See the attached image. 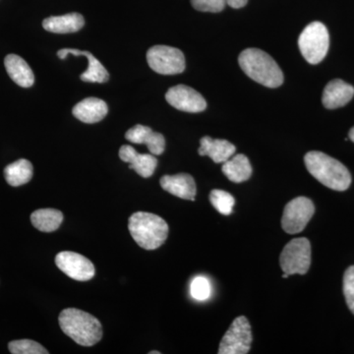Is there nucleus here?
<instances>
[{
	"label": "nucleus",
	"instance_id": "1",
	"mask_svg": "<svg viewBox=\"0 0 354 354\" xmlns=\"http://www.w3.org/2000/svg\"><path fill=\"white\" fill-rule=\"evenodd\" d=\"M304 162L309 174L326 187L346 191L351 186V172L335 158L318 151H312L305 155Z\"/></svg>",
	"mask_w": 354,
	"mask_h": 354
},
{
	"label": "nucleus",
	"instance_id": "2",
	"mask_svg": "<svg viewBox=\"0 0 354 354\" xmlns=\"http://www.w3.org/2000/svg\"><path fill=\"white\" fill-rule=\"evenodd\" d=\"M58 321L62 332L80 346H93L102 339V324L87 312L76 308L64 309Z\"/></svg>",
	"mask_w": 354,
	"mask_h": 354
},
{
	"label": "nucleus",
	"instance_id": "3",
	"mask_svg": "<svg viewBox=\"0 0 354 354\" xmlns=\"http://www.w3.org/2000/svg\"><path fill=\"white\" fill-rule=\"evenodd\" d=\"M239 62L247 76L265 87L278 88L283 83V73L278 64L259 48L244 50Z\"/></svg>",
	"mask_w": 354,
	"mask_h": 354
},
{
	"label": "nucleus",
	"instance_id": "4",
	"mask_svg": "<svg viewBox=\"0 0 354 354\" xmlns=\"http://www.w3.org/2000/svg\"><path fill=\"white\" fill-rule=\"evenodd\" d=\"M130 234L141 248L155 250L165 243L169 225L164 218L146 212L133 214L128 221Z\"/></svg>",
	"mask_w": 354,
	"mask_h": 354
},
{
	"label": "nucleus",
	"instance_id": "5",
	"mask_svg": "<svg viewBox=\"0 0 354 354\" xmlns=\"http://www.w3.org/2000/svg\"><path fill=\"white\" fill-rule=\"evenodd\" d=\"M300 53L310 64H318L327 55L330 36L327 27L321 22L310 23L298 39Z\"/></svg>",
	"mask_w": 354,
	"mask_h": 354
},
{
	"label": "nucleus",
	"instance_id": "6",
	"mask_svg": "<svg viewBox=\"0 0 354 354\" xmlns=\"http://www.w3.org/2000/svg\"><path fill=\"white\" fill-rule=\"evenodd\" d=\"M279 265L288 276L307 274L311 265V244L308 239L301 237L288 242L281 251Z\"/></svg>",
	"mask_w": 354,
	"mask_h": 354
},
{
	"label": "nucleus",
	"instance_id": "7",
	"mask_svg": "<svg viewBox=\"0 0 354 354\" xmlns=\"http://www.w3.org/2000/svg\"><path fill=\"white\" fill-rule=\"evenodd\" d=\"M149 66L162 75H176L185 70V57L178 48L155 46L147 53Z\"/></svg>",
	"mask_w": 354,
	"mask_h": 354
},
{
	"label": "nucleus",
	"instance_id": "8",
	"mask_svg": "<svg viewBox=\"0 0 354 354\" xmlns=\"http://www.w3.org/2000/svg\"><path fill=\"white\" fill-rule=\"evenodd\" d=\"M252 330L246 317H237L221 339L218 354H246L251 349Z\"/></svg>",
	"mask_w": 354,
	"mask_h": 354
},
{
	"label": "nucleus",
	"instance_id": "9",
	"mask_svg": "<svg viewBox=\"0 0 354 354\" xmlns=\"http://www.w3.org/2000/svg\"><path fill=\"white\" fill-rule=\"evenodd\" d=\"M315 213L313 202L306 197H297L288 202L283 209L281 227L286 234H297L304 232Z\"/></svg>",
	"mask_w": 354,
	"mask_h": 354
},
{
	"label": "nucleus",
	"instance_id": "10",
	"mask_svg": "<svg viewBox=\"0 0 354 354\" xmlns=\"http://www.w3.org/2000/svg\"><path fill=\"white\" fill-rule=\"evenodd\" d=\"M55 264L60 271L75 281H87L95 277L94 264L81 254L71 251L58 253Z\"/></svg>",
	"mask_w": 354,
	"mask_h": 354
},
{
	"label": "nucleus",
	"instance_id": "11",
	"mask_svg": "<svg viewBox=\"0 0 354 354\" xmlns=\"http://www.w3.org/2000/svg\"><path fill=\"white\" fill-rule=\"evenodd\" d=\"M167 102L178 111L185 113H201L207 109L204 97L194 88L185 85H177L165 94Z\"/></svg>",
	"mask_w": 354,
	"mask_h": 354
},
{
	"label": "nucleus",
	"instance_id": "12",
	"mask_svg": "<svg viewBox=\"0 0 354 354\" xmlns=\"http://www.w3.org/2000/svg\"><path fill=\"white\" fill-rule=\"evenodd\" d=\"M121 160L129 164L140 176L148 178L153 176L157 169L158 160L152 153H139L132 146L124 145L120 150Z\"/></svg>",
	"mask_w": 354,
	"mask_h": 354
},
{
	"label": "nucleus",
	"instance_id": "13",
	"mask_svg": "<svg viewBox=\"0 0 354 354\" xmlns=\"http://www.w3.org/2000/svg\"><path fill=\"white\" fill-rule=\"evenodd\" d=\"M72 55L75 57H80L83 55L88 59V69L87 71L84 72L82 75L80 76L81 80L84 82L91 83H106L108 82L109 79V74L108 70L104 68V65L99 62L88 51L75 50V48H62L58 50L57 57L60 59H65L67 55Z\"/></svg>",
	"mask_w": 354,
	"mask_h": 354
},
{
	"label": "nucleus",
	"instance_id": "14",
	"mask_svg": "<svg viewBox=\"0 0 354 354\" xmlns=\"http://www.w3.org/2000/svg\"><path fill=\"white\" fill-rule=\"evenodd\" d=\"M160 186L167 192L181 199L194 201L196 196V183L190 174H179L176 176H162L160 178Z\"/></svg>",
	"mask_w": 354,
	"mask_h": 354
},
{
	"label": "nucleus",
	"instance_id": "15",
	"mask_svg": "<svg viewBox=\"0 0 354 354\" xmlns=\"http://www.w3.org/2000/svg\"><path fill=\"white\" fill-rule=\"evenodd\" d=\"M125 138L133 144H145L153 156H160L165 152V139L164 135L153 131L150 127L135 125L125 134Z\"/></svg>",
	"mask_w": 354,
	"mask_h": 354
},
{
	"label": "nucleus",
	"instance_id": "16",
	"mask_svg": "<svg viewBox=\"0 0 354 354\" xmlns=\"http://www.w3.org/2000/svg\"><path fill=\"white\" fill-rule=\"evenodd\" d=\"M354 95V87L341 79H335L326 86L322 102L328 109H335L346 106Z\"/></svg>",
	"mask_w": 354,
	"mask_h": 354
},
{
	"label": "nucleus",
	"instance_id": "17",
	"mask_svg": "<svg viewBox=\"0 0 354 354\" xmlns=\"http://www.w3.org/2000/svg\"><path fill=\"white\" fill-rule=\"evenodd\" d=\"M77 120L88 124L100 122L109 113L108 104L97 97H91L83 100L72 109Z\"/></svg>",
	"mask_w": 354,
	"mask_h": 354
},
{
	"label": "nucleus",
	"instance_id": "18",
	"mask_svg": "<svg viewBox=\"0 0 354 354\" xmlns=\"http://www.w3.org/2000/svg\"><path fill=\"white\" fill-rule=\"evenodd\" d=\"M236 148L234 144L223 139H213L209 136L200 140V156H208L216 164H223L234 155Z\"/></svg>",
	"mask_w": 354,
	"mask_h": 354
},
{
	"label": "nucleus",
	"instance_id": "19",
	"mask_svg": "<svg viewBox=\"0 0 354 354\" xmlns=\"http://www.w3.org/2000/svg\"><path fill=\"white\" fill-rule=\"evenodd\" d=\"M85 25L81 14L69 13L62 16H51L44 20L43 27L46 31L55 34H69L80 31Z\"/></svg>",
	"mask_w": 354,
	"mask_h": 354
},
{
	"label": "nucleus",
	"instance_id": "20",
	"mask_svg": "<svg viewBox=\"0 0 354 354\" xmlns=\"http://www.w3.org/2000/svg\"><path fill=\"white\" fill-rule=\"evenodd\" d=\"M4 65L9 77L22 88H30L34 85L35 75L29 64L22 57L16 55H8L4 59Z\"/></svg>",
	"mask_w": 354,
	"mask_h": 354
},
{
	"label": "nucleus",
	"instance_id": "21",
	"mask_svg": "<svg viewBox=\"0 0 354 354\" xmlns=\"http://www.w3.org/2000/svg\"><path fill=\"white\" fill-rule=\"evenodd\" d=\"M221 171L227 177L228 180L234 183H244L252 176V167L250 162L248 158L242 153H239L223 162Z\"/></svg>",
	"mask_w": 354,
	"mask_h": 354
},
{
	"label": "nucleus",
	"instance_id": "22",
	"mask_svg": "<svg viewBox=\"0 0 354 354\" xmlns=\"http://www.w3.org/2000/svg\"><path fill=\"white\" fill-rule=\"evenodd\" d=\"M34 169L31 162L25 158L16 160L12 164L7 165L4 169V177L6 183L13 187L24 185L31 181Z\"/></svg>",
	"mask_w": 354,
	"mask_h": 354
},
{
	"label": "nucleus",
	"instance_id": "23",
	"mask_svg": "<svg viewBox=\"0 0 354 354\" xmlns=\"http://www.w3.org/2000/svg\"><path fill=\"white\" fill-rule=\"evenodd\" d=\"M32 225L43 232L57 230L64 221V214L55 209H39L31 215Z\"/></svg>",
	"mask_w": 354,
	"mask_h": 354
},
{
	"label": "nucleus",
	"instance_id": "24",
	"mask_svg": "<svg viewBox=\"0 0 354 354\" xmlns=\"http://www.w3.org/2000/svg\"><path fill=\"white\" fill-rule=\"evenodd\" d=\"M209 201L216 211L223 216H230L232 213L235 200L232 194L223 190L215 189L209 194Z\"/></svg>",
	"mask_w": 354,
	"mask_h": 354
},
{
	"label": "nucleus",
	"instance_id": "25",
	"mask_svg": "<svg viewBox=\"0 0 354 354\" xmlns=\"http://www.w3.org/2000/svg\"><path fill=\"white\" fill-rule=\"evenodd\" d=\"M9 351L12 354H48V351L39 342L32 339H19L9 342Z\"/></svg>",
	"mask_w": 354,
	"mask_h": 354
},
{
	"label": "nucleus",
	"instance_id": "26",
	"mask_svg": "<svg viewBox=\"0 0 354 354\" xmlns=\"http://www.w3.org/2000/svg\"><path fill=\"white\" fill-rule=\"evenodd\" d=\"M211 283L208 279L204 278V277H197L193 279L190 286V293L194 299L204 301L211 297Z\"/></svg>",
	"mask_w": 354,
	"mask_h": 354
},
{
	"label": "nucleus",
	"instance_id": "27",
	"mask_svg": "<svg viewBox=\"0 0 354 354\" xmlns=\"http://www.w3.org/2000/svg\"><path fill=\"white\" fill-rule=\"evenodd\" d=\"M344 295L346 304L354 315V266H351L344 272Z\"/></svg>",
	"mask_w": 354,
	"mask_h": 354
},
{
	"label": "nucleus",
	"instance_id": "28",
	"mask_svg": "<svg viewBox=\"0 0 354 354\" xmlns=\"http://www.w3.org/2000/svg\"><path fill=\"white\" fill-rule=\"evenodd\" d=\"M191 4L201 12L218 13L225 9L227 0H191Z\"/></svg>",
	"mask_w": 354,
	"mask_h": 354
},
{
	"label": "nucleus",
	"instance_id": "29",
	"mask_svg": "<svg viewBox=\"0 0 354 354\" xmlns=\"http://www.w3.org/2000/svg\"><path fill=\"white\" fill-rule=\"evenodd\" d=\"M248 0H227V4L232 8L239 9L246 6Z\"/></svg>",
	"mask_w": 354,
	"mask_h": 354
},
{
	"label": "nucleus",
	"instance_id": "30",
	"mask_svg": "<svg viewBox=\"0 0 354 354\" xmlns=\"http://www.w3.org/2000/svg\"><path fill=\"white\" fill-rule=\"evenodd\" d=\"M348 136L349 139H351L354 143V127L351 128V131H349Z\"/></svg>",
	"mask_w": 354,
	"mask_h": 354
},
{
	"label": "nucleus",
	"instance_id": "31",
	"mask_svg": "<svg viewBox=\"0 0 354 354\" xmlns=\"http://www.w3.org/2000/svg\"><path fill=\"white\" fill-rule=\"evenodd\" d=\"M160 353H158V351H151L150 354H160Z\"/></svg>",
	"mask_w": 354,
	"mask_h": 354
}]
</instances>
